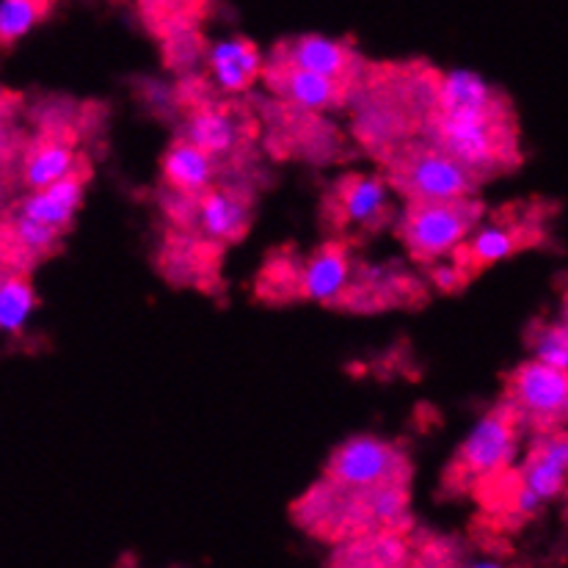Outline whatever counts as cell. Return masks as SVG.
I'll list each match as a JSON object with an SVG mask.
<instances>
[{
    "mask_svg": "<svg viewBox=\"0 0 568 568\" xmlns=\"http://www.w3.org/2000/svg\"><path fill=\"white\" fill-rule=\"evenodd\" d=\"M78 169L83 166L75 144L67 141V135H48V139L37 141L28 150L26 166H22V183H26L28 191L44 189V185L55 183V180L67 178Z\"/></svg>",
    "mask_w": 568,
    "mask_h": 568,
    "instance_id": "17",
    "label": "cell"
},
{
    "mask_svg": "<svg viewBox=\"0 0 568 568\" xmlns=\"http://www.w3.org/2000/svg\"><path fill=\"white\" fill-rule=\"evenodd\" d=\"M505 400L519 412L521 423H538L544 430L566 423L568 371H558L538 359H527L510 373Z\"/></svg>",
    "mask_w": 568,
    "mask_h": 568,
    "instance_id": "6",
    "label": "cell"
},
{
    "mask_svg": "<svg viewBox=\"0 0 568 568\" xmlns=\"http://www.w3.org/2000/svg\"><path fill=\"white\" fill-rule=\"evenodd\" d=\"M568 477V439L566 430H541L527 450L516 480L530 488L544 505L564 497Z\"/></svg>",
    "mask_w": 568,
    "mask_h": 568,
    "instance_id": "7",
    "label": "cell"
},
{
    "mask_svg": "<svg viewBox=\"0 0 568 568\" xmlns=\"http://www.w3.org/2000/svg\"><path fill=\"white\" fill-rule=\"evenodd\" d=\"M139 3L150 11H180L189 0H139Z\"/></svg>",
    "mask_w": 568,
    "mask_h": 568,
    "instance_id": "25",
    "label": "cell"
},
{
    "mask_svg": "<svg viewBox=\"0 0 568 568\" xmlns=\"http://www.w3.org/2000/svg\"><path fill=\"white\" fill-rule=\"evenodd\" d=\"M53 0H0V48H11L26 39L44 17Z\"/></svg>",
    "mask_w": 568,
    "mask_h": 568,
    "instance_id": "22",
    "label": "cell"
},
{
    "mask_svg": "<svg viewBox=\"0 0 568 568\" xmlns=\"http://www.w3.org/2000/svg\"><path fill=\"white\" fill-rule=\"evenodd\" d=\"M430 144L445 150L477 178L503 166L510 158V133L503 108L497 111H436Z\"/></svg>",
    "mask_w": 568,
    "mask_h": 568,
    "instance_id": "2",
    "label": "cell"
},
{
    "mask_svg": "<svg viewBox=\"0 0 568 568\" xmlns=\"http://www.w3.org/2000/svg\"><path fill=\"white\" fill-rule=\"evenodd\" d=\"M434 105L436 111H497L503 100L480 72L453 70L436 83Z\"/></svg>",
    "mask_w": 568,
    "mask_h": 568,
    "instance_id": "18",
    "label": "cell"
},
{
    "mask_svg": "<svg viewBox=\"0 0 568 568\" xmlns=\"http://www.w3.org/2000/svg\"><path fill=\"white\" fill-rule=\"evenodd\" d=\"M521 430H525V423L519 412L508 400H499L491 412L477 419V425L464 439L450 467L453 480L458 486H483L503 475L519 453Z\"/></svg>",
    "mask_w": 568,
    "mask_h": 568,
    "instance_id": "3",
    "label": "cell"
},
{
    "mask_svg": "<svg viewBox=\"0 0 568 568\" xmlns=\"http://www.w3.org/2000/svg\"><path fill=\"white\" fill-rule=\"evenodd\" d=\"M185 141L196 144L199 150H204L207 155H213L215 161L224 155H232L235 146L241 144V124L232 116V111L219 105H210L196 111L185 124Z\"/></svg>",
    "mask_w": 568,
    "mask_h": 568,
    "instance_id": "19",
    "label": "cell"
},
{
    "mask_svg": "<svg viewBox=\"0 0 568 568\" xmlns=\"http://www.w3.org/2000/svg\"><path fill=\"white\" fill-rule=\"evenodd\" d=\"M215 172H219V161L185 139L174 141L161 163L163 183L185 199H193L202 191H207L213 185Z\"/></svg>",
    "mask_w": 568,
    "mask_h": 568,
    "instance_id": "16",
    "label": "cell"
},
{
    "mask_svg": "<svg viewBox=\"0 0 568 568\" xmlns=\"http://www.w3.org/2000/svg\"><path fill=\"white\" fill-rule=\"evenodd\" d=\"M339 224L376 226L389 213V180L381 174H348L334 189Z\"/></svg>",
    "mask_w": 568,
    "mask_h": 568,
    "instance_id": "13",
    "label": "cell"
},
{
    "mask_svg": "<svg viewBox=\"0 0 568 568\" xmlns=\"http://www.w3.org/2000/svg\"><path fill=\"white\" fill-rule=\"evenodd\" d=\"M274 61L282 64L301 67V70L321 72V75L339 78V81H348L356 70V53L345 42L332 37H323V33H301V37L287 39L276 48Z\"/></svg>",
    "mask_w": 568,
    "mask_h": 568,
    "instance_id": "11",
    "label": "cell"
},
{
    "mask_svg": "<svg viewBox=\"0 0 568 568\" xmlns=\"http://www.w3.org/2000/svg\"><path fill=\"white\" fill-rule=\"evenodd\" d=\"M530 354L532 359L552 365L558 371H568V328L566 317L558 323H536L530 334Z\"/></svg>",
    "mask_w": 568,
    "mask_h": 568,
    "instance_id": "24",
    "label": "cell"
},
{
    "mask_svg": "<svg viewBox=\"0 0 568 568\" xmlns=\"http://www.w3.org/2000/svg\"><path fill=\"white\" fill-rule=\"evenodd\" d=\"M0 246H3V243H0ZM0 263H3V248H0Z\"/></svg>",
    "mask_w": 568,
    "mask_h": 568,
    "instance_id": "26",
    "label": "cell"
},
{
    "mask_svg": "<svg viewBox=\"0 0 568 568\" xmlns=\"http://www.w3.org/2000/svg\"><path fill=\"white\" fill-rule=\"evenodd\" d=\"M354 263L343 243H326L317 248L298 274V290L304 298L317 304H334L348 290Z\"/></svg>",
    "mask_w": 568,
    "mask_h": 568,
    "instance_id": "14",
    "label": "cell"
},
{
    "mask_svg": "<svg viewBox=\"0 0 568 568\" xmlns=\"http://www.w3.org/2000/svg\"><path fill=\"white\" fill-rule=\"evenodd\" d=\"M483 221V204L475 196L408 202L400 219V241L417 263H442L453 257L464 237Z\"/></svg>",
    "mask_w": 568,
    "mask_h": 568,
    "instance_id": "1",
    "label": "cell"
},
{
    "mask_svg": "<svg viewBox=\"0 0 568 568\" xmlns=\"http://www.w3.org/2000/svg\"><path fill=\"white\" fill-rule=\"evenodd\" d=\"M9 241L26 257H44L53 252L61 241V232L50 230V226L39 224V221L26 219V215L14 213L9 224Z\"/></svg>",
    "mask_w": 568,
    "mask_h": 568,
    "instance_id": "23",
    "label": "cell"
},
{
    "mask_svg": "<svg viewBox=\"0 0 568 568\" xmlns=\"http://www.w3.org/2000/svg\"><path fill=\"white\" fill-rule=\"evenodd\" d=\"M480 178L436 144L412 146L397 158L392 169V185L408 202H430V199H464L475 196Z\"/></svg>",
    "mask_w": 568,
    "mask_h": 568,
    "instance_id": "4",
    "label": "cell"
},
{
    "mask_svg": "<svg viewBox=\"0 0 568 568\" xmlns=\"http://www.w3.org/2000/svg\"><path fill=\"white\" fill-rule=\"evenodd\" d=\"M525 246V237H521V226L510 224V221H477V226L464 237L462 246L453 252V263L462 268V274H477L483 268H491V265L505 263L508 257H514L519 248Z\"/></svg>",
    "mask_w": 568,
    "mask_h": 568,
    "instance_id": "12",
    "label": "cell"
},
{
    "mask_svg": "<svg viewBox=\"0 0 568 568\" xmlns=\"http://www.w3.org/2000/svg\"><path fill=\"white\" fill-rule=\"evenodd\" d=\"M406 477L408 464L395 445L378 436H354L332 453L323 480L343 491H367Z\"/></svg>",
    "mask_w": 568,
    "mask_h": 568,
    "instance_id": "5",
    "label": "cell"
},
{
    "mask_svg": "<svg viewBox=\"0 0 568 568\" xmlns=\"http://www.w3.org/2000/svg\"><path fill=\"white\" fill-rule=\"evenodd\" d=\"M339 560L345 566H400L406 564V544L397 536V530L362 532V536L348 538L339 549Z\"/></svg>",
    "mask_w": 568,
    "mask_h": 568,
    "instance_id": "20",
    "label": "cell"
},
{
    "mask_svg": "<svg viewBox=\"0 0 568 568\" xmlns=\"http://www.w3.org/2000/svg\"><path fill=\"white\" fill-rule=\"evenodd\" d=\"M193 202H196V226L204 237L219 243L243 237L248 226V204L241 193L210 185L207 191L193 196Z\"/></svg>",
    "mask_w": 568,
    "mask_h": 568,
    "instance_id": "15",
    "label": "cell"
},
{
    "mask_svg": "<svg viewBox=\"0 0 568 568\" xmlns=\"http://www.w3.org/2000/svg\"><path fill=\"white\" fill-rule=\"evenodd\" d=\"M87 169H78V172L67 174V178L55 180V183L44 185V189L28 191L17 213L64 235L72 226V221H75V215L81 213L83 199H87Z\"/></svg>",
    "mask_w": 568,
    "mask_h": 568,
    "instance_id": "9",
    "label": "cell"
},
{
    "mask_svg": "<svg viewBox=\"0 0 568 568\" xmlns=\"http://www.w3.org/2000/svg\"><path fill=\"white\" fill-rule=\"evenodd\" d=\"M207 70L224 94H243L263 78L265 59L246 37H226L210 44Z\"/></svg>",
    "mask_w": 568,
    "mask_h": 568,
    "instance_id": "10",
    "label": "cell"
},
{
    "mask_svg": "<svg viewBox=\"0 0 568 568\" xmlns=\"http://www.w3.org/2000/svg\"><path fill=\"white\" fill-rule=\"evenodd\" d=\"M33 312H37V290L31 280L22 274L0 276V332L17 337L26 332Z\"/></svg>",
    "mask_w": 568,
    "mask_h": 568,
    "instance_id": "21",
    "label": "cell"
},
{
    "mask_svg": "<svg viewBox=\"0 0 568 568\" xmlns=\"http://www.w3.org/2000/svg\"><path fill=\"white\" fill-rule=\"evenodd\" d=\"M263 75L284 102H290V105H295L298 111L306 113L337 108L339 102L345 100L351 87L348 81H339V78L301 70V67L282 64V61H274L268 70H263Z\"/></svg>",
    "mask_w": 568,
    "mask_h": 568,
    "instance_id": "8",
    "label": "cell"
}]
</instances>
